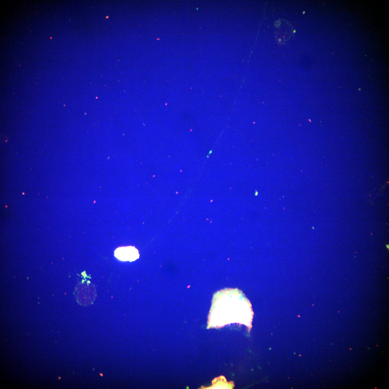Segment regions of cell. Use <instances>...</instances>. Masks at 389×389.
<instances>
[{"label": "cell", "instance_id": "obj_1", "mask_svg": "<svg viewBox=\"0 0 389 389\" xmlns=\"http://www.w3.org/2000/svg\"><path fill=\"white\" fill-rule=\"evenodd\" d=\"M116 258L122 261H134L139 258L138 251L135 247L127 246L118 247L114 252Z\"/></svg>", "mask_w": 389, "mask_h": 389}, {"label": "cell", "instance_id": "obj_2", "mask_svg": "<svg viewBox=\"0 0 389 389\" xmlns=\"http://www.w3.org/2000/svg\"><path fill=\"white\" fill-rule=\"evenodd\" d=\"M212 150H211V151H210V153H209V154H211V153H212Z\"/></svg>", "mask_w": 389, "mask_h": 389}]
</instances>
